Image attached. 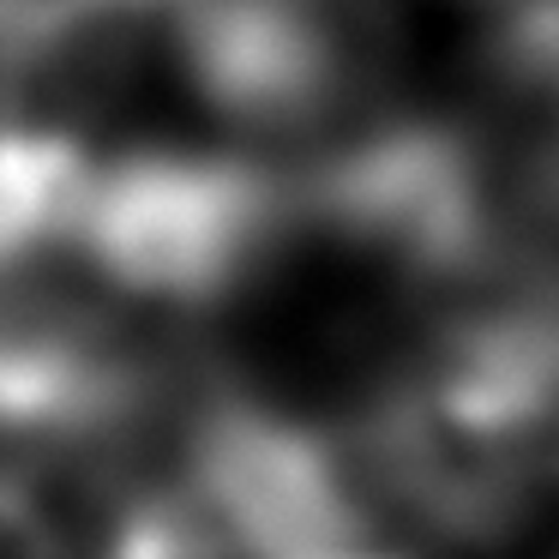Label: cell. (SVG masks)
<instances>
[{
    "mask_svg": "<svg viewBox=\"0 0 559 559\" xmlns=\"http://www.w3.org/2000/svg\"><path fill=\"white\" fill-rule=\"evenodd\" d=\"M271 235V193L247 163L133 151L97 163L73 247L121 295L199 307L247 277Z\"/></svg>",
    "mask_w": 559,
    "mask_h": 559,
    "instance_id": "obj_1",
    "label": "cell"
},
{
    "mask_svg": "<svg viewBox=\"0 0 559 559\" xmlns=\"http://www.w3.org/2000/svg\"><path fill=\"white\" fill-rule=\"evenodd\" d=\"M181 487L241 559H403L361 463L259 403L205 409Z\"/></svg>",
    "mask_w": 559,
    "mask_h": 559,
    "instance_id": "obj_2",
    "label": "cell"
},
{
    "mask_svg": "<svg viewBox=\"0 0 559 559\" xmlns=\"http://www.w3.org/2000/svg\"><path fill=\"white\" fill-rule=\"evenodd\" d=\"M331 217L349 241L415 271H445L481 247L469 169L433 139H385L331 175Z\"/></svg>",
    "mask_w": 559,
    "mask_h": 559,
    "instance_id": "obj_3",
    "label": "cell"
},
{
    "mask_svg": "<svg viewBox=\"0 0 559 559\" xmlns=\"http://www.w3.org/2000/svg\"><path fill=\"white\" fill-rule=\"evenodd\" d=\"M181 49L193 85L241 121L307 115L331 85V43L301 0H187Z\"/></svg>",
    "mask_w": 559,
    "mask_h": 559,
    "instance_id": "obj_4",
    "label": "cell"
},
{
    "mask_svg": "<svg viewBox=\"0 0 559 559\" xmlns=\"http://www.w3.org/2000/svg\"><path fill=\"white\" fill-rule=\"evenodd\" d=\"M0 559H67L61 530L31 487H0Z\"/></svg>",
    "mask_w": 559,
    "mask_h": 559,
    "instance_id": "obj_5",
    "label": "cell"
}]
</instances>
